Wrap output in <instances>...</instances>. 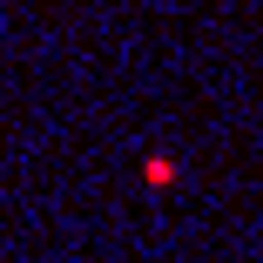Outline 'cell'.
Wrapping results in <instances>:
<instances>
[{"label": "cell", "mask_w": 263, "mask_h": 263, "mask_svg": "<svg viewBox=\"0 0 263 263\" xmlns=\"http://www.w3.org/2000/svg\"><path fill=\"white\" fill-rule=\"evenodd\" d=\"M176 176H182V169H176L169 148H148V155H142V189H176Z\"/></svg>", "instance_id": "obj_1"}]
</instances>
